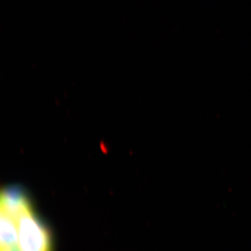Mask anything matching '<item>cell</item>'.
I'll return each mask as SVG.
<instances>
[{"label": "cell", "mask_w": 251, "mask_h": 251, "mask_svg": "<svg viewBox=\"0 0 251 251\" xmlns=\"http://www.w3.org/2000/svg\"><path fill=\"white\" fill-rule=\"evenodd\" d=\"M20 251H52L50 234L32 209L18 219Z\"/></svg>", "instance_id": "obj_1"}, {"label": "cell", "mask_w": 251, "mask_h": 251, "mask_svg": "<svg viewBox=\"0 0 251 251\" xmlns=\"http://www.w3.org/2000/svg\"><path fill=\"white\" fill-rule=\"evenodd\" d=\"M31 209L30 202L22 188L14 185L1 191V211L18 220Z\"/></svg>", "instance_id": "obj_2"}, {"label": "cell", "mask_w": 251, "mask_h": 251, "mask_svg": "<svg viewBox=\"0 0 251 251\" xmlns=\"http://www.w3.org/2000/svg\"><path fill=\"white\" fill-rule=\"evenodd\" d=\"M0 251H14L18 249V220L1 211Z\"/></svg>", "instance_id": "obj_3"}, {"label": "cell", "mask_w": 251, "mask_h": 251, "mask_svg": "<svg viewBox=\"0 0 251 251\" xmlns=\"http://www.w3.org/2000/svg\"><path fill=\"white\" fill-rule=\"evenodd\" d=\"M20 251L19 250H16V251Z\"/></svg>", "instance_id": "obj_4"}]
</instances>
